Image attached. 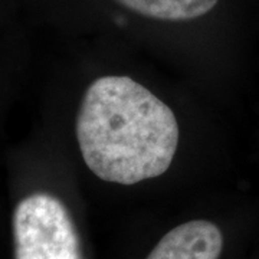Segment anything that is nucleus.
I'll list each match as a JSON object with an SVG mask.
<instances>
[{
    "label": "nucleus",
    "instance_id": "1",
    "mask_svg": "<svg viewBox=\"0 0 259 259\" xmlns=\"http://www.w3.org/2000/svg\"><path fill=\"white\" fill-rule=\"evenodd\" d=\"M76 139L83 161L101 180L136 185L166 173L179 124L170 107L128 76L108 75L85 91Z\"/></svg>",
    "mask_w": 259,
    "mask_h": 259
},
{
    "label": "nucleus",
    "instance_id": "4",
    "mask_svg": "<svg viewBox=\"0 0 259 259\" xmlns=\"http://www.w3.org/2000/svg\"><path fill=\"white\" fill-rule=\"evenodd\" d=\"M125 9L144 18L185 22L200 18L219 3V0H115Z\"/></svg>",
    "mask_w": 259,
    "mask_h": 259
},
{
    "label": "nucleus",
    "instance_id": "3",
    "mask_svg": "<svg viewBox=\"0 0 259 259\" xmlns=\"http://www.w3.org/2000/svg\"><path fill=\"white\" fill-rule=\"evenodd\" d=\"M222 248V232L214 223L190 221L166 233L147 259H219Z\"/></svg>",
    "mask_w": 259,
    "mask_h": 259
},
{
    "label": "nucleus",
    "instance_id": "2",
    "mask_svg": "<svg viewBox=\"0 0 259 259\" xmlns=\"http://www.w3.org/2000/svg\"><path fill=\"white\" fill-rule=\"evenodd\" d=\"M13 242L15 259H83L74 221L52 194L33 193L19 202Z\"/></svg>",
    "mask_w": 259,
    "mask_h": 259
}]
</instances>
